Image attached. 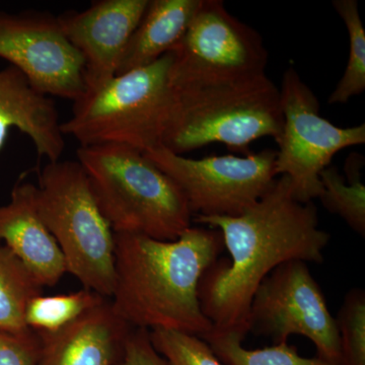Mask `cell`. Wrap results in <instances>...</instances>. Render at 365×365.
<instances>
[{
  "label": "cell",
  "instance_id": "cell-1",
  "mask_svg": "<svg viewBox=\"0 0 365 365\" xmlns=\"http://www.w3.org/2000/svg\"><path fill=\"white\" fill-rule=\"evenodd\" d=\"M195 222L220 230L230 258L216 260L198 287L201 309L213 328L246 337L255 292L280 264L292 260L322 263L331 235L319 225L313 202L292 196L287 176L237 216H195Z\"/></svg>",
  "mask_w": 365,
  "mask_h": 365
},
{
  "label": "cell",
  "instance_id": "cell-2",
  "mask_svg": "<svg viewBox=\"0 0 365 365\" xmlns=\"http://www.w3.org/2000/svg\"><path fill=\"white\" fill-rule=\"evenodd\" d=\"M223 249L215 228L190 227L174 241L115 234V313L132 328L202 337L213 326L201 309L199 283Z\"/></svg>",
  "mask_w": 365,
  "mask_h": 365
},
{
  "label": "cell",
  "instance_id": "cell-3",
  "mask_svg": "<svg viewBox=\"0 0 365 365\" xmlns=\"http://www.w3.org/2000/svg\"><path fill=\"white\" fill-rule=\"evenodd\" d=\"M76 155L114 234L174 241L192 227L181 189L141 151L102 144L79 146Z\"/></svg>",
  "mask_w": 365,
  "mask_h": 365
},
{
  "label": "cell",
  "instance_id": "cell-4",
  "mask_svg": "<svg viewBox=\"0 0 365 365\" xmlns=\"http://www.w3.org/2000/svg\"><path fill=\"white\" fill-rule=\"evenodd\" d=\"M173 53L150 66L125 72L86 90L61 123L63 135L81 146L120 144L143 153L163 146L177 105L170 85Z\"/></svg>",
  "mask_w": 365,
  "mask_h": 365
},
{
  "label": "cell",
  "instance_id": "cell-5",
  "mask_svg": "<svg viewBox=\"0 0 365 365\" xmlns=\"http://www.w3.org/2000/svg\"><path fill=\"white\" fill-rule=\"evenodd\" d=\"M175 91L176 109L163 148L176 155L220 143L247 155L258 139H280L284 121L279 88L267 74Z\"/></svg>",
  "mask_w": 365,
  "mask_h": 365
},
{
  "label": "cell",
  "instance_id": "cell-6",
  "mask_svg": "<svg viewBox=\"0 0 365 365\" xmlns=\"http://www.w3.org/2000/svg\"><path fill=\"white\" fill-rule=\"evenodd\" d=\"M38 209L66 261L67 272L83 288L112 297L115 234L98 207L85 170L76 160H55L43 168Z\"/></svg>",
  "mask_w": 365,
  "mask_h": 365
},
{
  "label": "cell",
  "instance_id": "cell-7",
  "mask_svg": "<svg viewBox=\"0 0 365 365\" xmlns=\"http://www.w3.org/2000/svg\"><path fill=\"white\" fill-rule=\"evenodd\" d=\"M172 53L170 85L178 91L264 76L269 57L260 33L228 13L222 0H201Z\"/></svg>",
  "mask_w": 365,
  "mask_h": 365
},
{
  "label": "cell",
  "instance_id": "cell-8",
  "mask_svg": "<svg viewBox=\"0 0 365 365\" xmlns=\"http://www.w3.org/2000/svg\"><path fill=\"white\" fill-rule=\"evenodd\" d=\"M283 130L276 155L277 176H287L292 196L313 202L323 192L319 175L334 155L365 143V125L336 126L319 115V102L294 67L283 74L279 88Z\"/></svg>",
  "mask_w": 365,
  "mask_h": 365
},
{
  "label": "cell",
  "instance_id": "cell-9",
  "mask_svg": "<svg viewBox=\"0 0 365 365\" xmlns=\"http://www.w3.org/2000/svg\"><path fill=\"white\" fill-rule=\"evenodd\" d=\"M176 184L195 216H237L276 180L277 151L188 158L160 148L144 153Z\"/></svg>",
  "mask_w": 365,
  "mask_h": 365
},
{
  "label": "cell",
  "instance_id": "cell-10",
  "mask_svg": "<svg viewBox=\"0 0 365 365\" xmlns=\"http://www.w3.org/2000/svg\"><path fill=\"white\" fill-rule=\"evenodd\" d=\"M248 329L272 338L274 344L294 334L304 336L317 357L343 364L336 319L306 262H284L264 278L252 299Z\"/></svg>",
  "mask_w": 365,
  "mask_h": 365
},
{
  "label": "cell",
  "instance_id": "cell-11",
  "mask_svg": "<svg viewBox=\"0 0 365 365\" xmlns=\"http://www.w3.org/2000/svg\"><path fill=\"white\" fill-rule=\"evenodd\" d=\"M0 58L42 95L76 101L86 91L85 61L57 16L43 11H0Z\"/></svg>",
  "mask_w": 365,
  "mask_h": 365
},
{
  "label": "cell",
  "instance_id": "cell-12",
  "mask_svg": "<svg viewBox=\"0 0 365 365\" xmlns=\"http://www.w3.org/2000/svg\"><path fill=\"white\" fill-rule=\"evenodd\" d=\"M148 4L150 0H101L85 11L57 16L64 35L85 61L86 90L116 76L125 48Z\"/></svg>",
  "mask_w": 365,
  "mask_h": 365
},
{
  "label": "cell",
  "instance_id": "cell-13",
  "mask_svg": "<svg viewBox=\"0 0 365 365\" xmlns=\"http://www.w3.org/2000/svg\"><path fill=\"white\" fill-rule=\"evenodd\" d=\"M132 329L105 299L66 328L37 333V365H115Z\"/></svg>",
  "mask_w": 365,
  "mask_h": 365
},
{
  "label": "cell",
  "instance_id": "cell-14",
  "mask_svg": "<svg viewBox=\"0 0 365 365\" xmlns=\"http://www.w3.org/2000/svg\"><path fill=\"white\" fill-rule=\"evenodd\" d=\"M0 240L42 287L57 284L67 272L63 255L41 217L32 182L19 180L11 201L0 206Z\"/></svg>",
  "mask_w": 365,
  "mask_h": 365
},
{
  "label": "cell",
  "instance_id": "cell-15",
  "mask_svg": "<svg viewBox=\"0 0 365 365\" xmlns=\"http://www.w3.org/2000/svg\"><path fill=\"white\" fill-rule=\"evenodd\" d=\"M11 128L30 137L39 157L49 162L61 158L66 140L56 106L9 66L0 71V151Z\"/></svg>",
  "mask_w": 365,
  "mask_h": 365
},
{
  "label": "cell",
  "instance_id": "cell-16",
  "mask_svg": "<svg viewBox=\"0 0 365 365\" xmlns=\"http://www.w3.org/2000/svg\"><path fill=\"white\" fill-rule=\"evenodd\" d=\"M201 0H150L125 48L116 76L150 66L184 37Z\"/></svg>",
  "mask_w": 365,
  "mask_h": 365
},
{
  "label": "cell",
  "instance_id": "cell-17",
  "mask_svg": "<svg viewBox=\"0 0 365 365\" xmlns=\"http://www.w3.org/2000/svg\"><path fill=\"white\" fill-rule=\"evenodd\" d=\"M364 167V158L357 153L348 155L345 177L337 167L329 165L319 175L323 192L319 197L327 210L340 216L362 237L365 235V186L361 180Z\"/></svg>",
  "mask_w": 365,
  "mask_h": 365
},
{
  "label": "cell",
  "instance_id": "cell-18",
  "mask_svg": "<svg viewBox=\"0 0 365 365\" xmlns=\"http://www.w3.org/2000/svg\"><path fill=\"white\" fill-rule=\"evenodd\" d=\"M42 287L6 246L0 247V330L25 334L26 306L42 294Z\"/></svg>",
  "mask_w": 365,
  "mask_h": 365
},
{
  "label": "cell",
  "instance_id": "cell-19",
  "mask_svg": "<svg viewBox=\"0 0 365 365\" xmlns=\"http://www.w3.org/2000/svg\"><path fill=\"white\" fill-rule=\"evenodd\" d=\"M200 338L208 343L216 356L225 365H343L317 356L302 357L297 347L288 342L262 349H246L242 346L245 336L237 331L213 328Z\"/></svg>",
  "mask_w": 365,
  "mask_h": 365
},
{
  "label": "cell",
  "instance_id": "cell-20",
  "mask_svg": "<svg viewBox=\"0 0 365 365\" xmlns=\"http://www.w3.org/2000/svg\"><path fill=\"white\" fill-rule=\"evenodd\" d=\"M108 297L83 289L69 294L34 297L26 306L25 323L36 333H54L66 328Z\"/></svg>",
  "mask_w": 365,
  "mask_h": 365
},
{
  "label": "cell",
  "instance_id": "cell-21",
  "mask_svg": "<svg viewBox=\"0 0 365 365\" xmlns=\"http://www.w3.org/2000/svg\"><path fill=\"white\" fill-rule=\"evenodd\" d=\"M334 9L349 35V56L344 73L328 98L330 105L346 104L365 90V30L356 0H334Z\"/></svg>",
  "mask_w": 365,
  "mask_h": 365
},
{
  "label": "cell",
  "instance_id": "cell-22",
  "mask_svg": "<svg viewBox=\"0 0 365 365\" xmlns=\"http://www.w3.org/2000/svg\"><path fill=\"white\" fill-rule=\"evenodd\" d=\"M336 324L339 332L343 365H365V292L352 288L347 292Z\"/></svg>",
  "mask_w": 365,
  "mask_h": 365
},
{
  "label": "cell",
  "instance_id": "cell-23",
  "mask_svg": "<svg viewBox=\"0 0 365 365\" xmlns=\"http://www.w3.org/2000/svg\"><path fill=\"white\" fill-rule=\"evenodd\" d=\"M151 344L168 365H225L199 336L169 330L150 331Z\"/></svg>",
  "mask_w": 365,
  "mask_h": 365
},
{
  "label": "cell",
  "instance_id": "cell-24",
  "mask_svg": "<svg viewBox=\"0 0 365 365\" xmlns=\"http://www.w3.org/2000/svg\"><path fill=\"white\" fill-rule=\"evenodd\" d=\"M40 339L34 331L13 334L0 330V365H37Z\"/></svg>",
  "mask_w": 365,
  "mask_h": 365
},
{
  "label": "cell",
  "instance_id": "cell-25",
  "mask_svg": "<svg viewBox=\"0 0 365 365\" xmlns=\"http://www.w3.org/2000/svg\"><path fill=\"white\" fill-rule=\"evenodd\" d=\"M115 365H168L151 344L150 331L133 328Z\"/></svg>",
  "mask_w": 365,
  "mask_h": 365
}]
</instances>
